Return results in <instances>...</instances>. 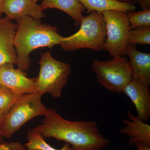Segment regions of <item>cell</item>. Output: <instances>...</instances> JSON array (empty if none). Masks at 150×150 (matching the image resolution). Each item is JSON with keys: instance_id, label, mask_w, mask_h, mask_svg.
<instances>
[{"instance_id": "1", "label": "cell", "mask_w": 150, "mask_h": 150, "mask_svg": "<svg viewBox=\"0 0 150 150\" xmlns=\"http://www.w3.org/2000/svg\"><path fill=\"white\" fill-rule=\"evenodd\" d=\"M33 129L44 139L63 141L74 150H102L110 144L96 121H69L54 109H48L42 123Z\"/></svg>"}, {"instance_id": "2", "label": "cell", "mask_w": 150, "mask_h": 150, "mask_svg": "<svg viewBox=\"0 0 150 150\" xmlns=\"http://www.w3.org/2000/svg\"><path fill=\"white\" fill-rule=\"evenodd\" d=\"M14 38L18 69L23 71L29 69V56L33 51L39 48H51L60 45L64 39L58 33L55 26L44 24L40 19L25 16L17 21Z\"/></svg>"}, {"instance_id": "3", "label": "cell", "mask_w": 150, "mask_h": 150, "mask_svg": "<svg viewBox=\"0 0 150 150\" xmlns=\"http://www.w3.org/2000/svg\"><path fill=\"white\" fill-rule=\"evenodd\" d=\"M106 27L102 13L93 11L82 18L77 32L64 39L60 44L65 51L88 48L97 51L104 49Z\"/></svg>"}, {"instance_id": "4", "label": "cell", "mask_w": 150, "mask_h": 150, "mask_svg": "<svg viewBox=\"0 0 150 150\" xmlns=\"http://www.w3.org/2000/svg\"><path fill=\"white\" fill-rule=\"evenodd\" d=\"M39 64V75L34 79L35 93L42 96L48 93L54 98L61 97L71 74V66L54 59L49 51L41 53Z\"/></svg>"}, {"instance_id": "5", "label": "cell", "mask_w": 150, "mask_h": 150, "mask_svg": "<svg viewBox=\"0 0 150 150\" xmlns=\"http://www.w3.org/2000/svg\"><path fill=\"white\" fill-rule=\"evenodd\" d=\"M36 93L27 94L20 97L6 115L3 129L4 138L9 139L25 124L38 116H45L48 109Z\"/></svg>"}, {"instance_id": "6", "label": "cell", "mask_w": 150, "mask_h": 150, "mask_svg": "<svg viewBox=\"0 0 150 150\" xmlns=\"http://www.w3.org/2000/svg\"><path fill=\"white\" fill-rule=\"evenodd\" d=\"M91 68L100 84L110 91L122 93L133 78L129 61L125 56L107 61L93 59Z\"/></svg>"}, {"instance_id": "7", "label": "cell", "mask_w": 150, "mask_h": 150, "mask_svg": "<svg viewBox=\"0 0 150 150\" xmlns=\"http://www.w3.org/2000/svg\"><path fill=\"white\" fill-rule=\"evenodd\" d=\"M106 27V39L103 50L110 57H124L126 55L130 28L126 12L108 11L102 13Z\"/></svg>"}, {"instance_id": "8", "label": "cell", "mask_w": 150, "mask_h": 150, "mask_svg": "<svg viewBox=\"0 0 150 150\" xmlns=\"http://www.w3.org/2000/svg\"><path fill=\"white\" fill-rule=\"evenodd\" d=\"M0 84L18 96L35 93L34 79L28 77L24 71L14 68L13 64L0 67Z\"/></svg>"}, {"instance_id": "9", "label": "cell", "mask_w": 150, "mask_h": 150, "mask_svg": "<svg viewBox=\"0 0 150 150\" xmlns=\"http://www.w3.org/2000/svg\"><path fill=\"white\" fill-rule=\"evenodd\" d=\"M122 93L126 95L134 105L137 116L144 122H147L150 118L149 87L132 78L123 88Z\"/></svg>"}, {"instance_id": "10", "label": "cell", "mask_w": 150, "mask_h": 150, "mask_svg": "<svg viewBox=\"0 0 150 150\" xmlns=\"http://www.w3.org/2000/svg\"><path fill=\"white\" fill-rule=\"evenodd\" d=\"M16 25L7 18H0V67L16 64L17 56L14 46Z\"/></svg>"}, {"instance_id": "11", "label": "cell", "mask_w": 150, "mask_h": 150, "mask_svg": "<svg viewBox=\"0 0 150 150\" xmlns=\"http://www.w3.org/2000/svg\"><path fill=\"white\" fill-rule=\"evenodd\" d=\"M2 12L7 18L16 21L25 16L40 20L45 16L40 6L33 0H4Z\"/></svg>"}, {"instance_id": "12", "label": "cell", "mask_w": 150, "mask_h": 150, "mask_svg": "<svg viewBox=\"0 0 150 150\" xmlns=\"http://www.w3.org/2000/svg\"><path fill=\"white\" fill-rule=\"evenodd\" d=\"M126 55L132 78L149 87L150 85V54L138 51L135 46L129 45Z\"/></svg>"}, {"instance_id": "13", "label": "cell", "mask_w": 150, "mask_h": 150, "mask_svg": "<svg viewBox=\"0 0 150 150\" xmlns=\"http://www.w3.org/2000/svg\"><path fill=\"white\" fill-rule=\"evenodd\" d=\"M129 120H123L125 125L120 129L121 134L129 137L128 145L142 143L150 147V126L135 116L130 111L127 112Z\"/></svg>"}, {"instance_id": "14", "label": "cell", "mask_w": 150, "mask_h": 150, "mask_svg": "<svg viewBox=\"0 0 150 150\" xmlns=\"http://www.w3.org/2000/svg\"><path fill=\"white\" fill-rule=\"evenodd\" d=\"M40 6L43 11L56 8L63 11L73 18L76 26L80 25L86 9L79 0H43Z\"/></svg>"}, {"instance_id": "15", "label": "cell", "mask_w": 150, "mask_h": 150, "mask_svg": "<svg viewBox=\"0 0 150 150\" xmlns=\"http://www.w3.org/2000/svg\"><path fill=\"white\" fill-rule=\"evenodd\" d=\"M87 9V13L93 11L102 13L105 11H115L128 12L134 11L136 7L132 4L123 3L118 0H79Z\"/></svg>"}, {"instance_id": "16", "label": "cell", "mask_w": 150, "mask_h": 150, "mask_svg": "<svg viewBox=\"0 0 150 150\" xmlns=\"http://www.w3.org/2000/svg\"><path fill=\"white\" fill-rule=\"evenodd\" d=\"M25 150H74L66 143L60 149H57L46 143L41 134L32 129L27 134V142L23 145Z\"/></svg>"}, {"instance_id": "17", "label": "cell", "mask_w": 150, "mask_h": 150, "mask_svg": "<svg viewBox=\"0 0 150 150\" xmlns=\"http://www.w3.org/2000/svg\"><path fill=\"white\" fill-rule=\"evenodd\" d=\"M128 44L135 46L137 44H150V27L141 26L132 28L129 32Z\"/></svg>"}, {"instance_id": "18", "label": "cell", "mask_w": 150, "mask_h": 150, "mask_svg": "<svg viewBox=\"0 0 150 150\" xmlns=\"http://www.w3.org/2000/svg\"><path fill=\"white\" fill-rule=\"evenodd\" d=\"M131 29L141 26L150 27V9L126 12Z\"/></svg>"}, {"instance_id": "19", "label": "cell", "mask_w": 150, "mask_h": 150, "mask_svg": "<svg viewBox=\"0 0 150 150\" xmlns=\"http://www.w3.org/2000/svg\"><path fill=\"white\" fill-rule=\"evenodd\" d=\"M21 96L0 84V111L8 113Z\"/></svg>"}, {"instance_id": "20", "label": "cell", "mask_w": 150, "mask_h": 150, "mask_svg": "<svg viewBox=\"0 0 150 150\" xmlns=\"http://www.w3.org/2000/svg\"><path fill=\"white\" fill-rule=\"evenodd\" d=\"M0 150H25V149L19 142H3L0 143Z\"/></svg>"}, {"instance_id": "21", "label": "cell", "mask_w": 150, "mask_h": 150, "mask_svg": "<svg viewBox=\"0 0 150 150\" xmlns=\"http://www.w3.org/2000/svg\"><path fill=\"white\" fill-rule=\"evenodd\" d=\"M7 113L0 111V143L3 142V129Z\"/></svg>"}, {"instance_id": "22", "label": "cell", "mask_w": 150, "mask_h": 150, "mask_svg": "<svg viewBox=\"0 0 150 150\" xmlns=\"http://www.w3.org/2000/svg\"><path fill=\"white\" fill-rule=\"evenodd\" d=\"M143 10L150 9V0H136Z\"/></svg>"}, {"instance_id": "23", "label": "cell", "mask_w": 150, "mask_h": 150, "mask_svg": "<svg viewBox=\"0 0 150 150\" xmlns=\"http://www.w3.org/2000/svg\"><path fill=\"white\" fill-rule=\"evenodd\" d=\"M136 146H138L142 150H150V147L142 143H137L135 144Z\"/></svg>"}, {"instance_id": "24", "label": "cell", "mask_w": 150, "mask_h": 150, "mask_svg": "<svg viewBox=\"0 0 150 150\" xmlns=\"http://www.w3.org/2000/svg\"><path fill=\"white\" fill-rule=\"evenodd\" d=\"M122 2L128 3V4H133L134 3L136 2V0H118Z\"/></svg>"}, {"instance_id": "25", "label": "cell", "mask_w": 150, "mask_h": 150, "mask_svg": "<svg viewBox=\"0 0 150 150\" xmlns=\"http://www.w3.org/2000/svg\"><path fill=\"white\" fill-rule=\"evenodd\" d=\"M3 1L4 0H0V18H1V15L3 13L2 12V6Z\"/></svg>"}, {"instance_id": "26", "label": "cell", "mask_w": 150, "mask_h": 150, "mask_svg": "<svg viewBox=\"0 0 150 150\" xmlns=\"http://www.w3.org/2000/svg\"><path fill=\"white\" fill-rule=\"evenodd\" d=\"M136 146V147H137V150H142V149H141V148H140L138 146Z\"/></svg>"}, {"instance_id": "27", "label": "cell", "mask_w": 150, "mask_h": 150, "mask_svg": "<svg viewBox=\"0 0 150 150\" xmlns=\"http://www.w3.org/2000/svg\"><path fill=\"white\" fill-rule=\"evenodd\" d=\"M33 1L35 2V3H37L38 1H39V0H33Z\"/></svg>"}]
</instances>
